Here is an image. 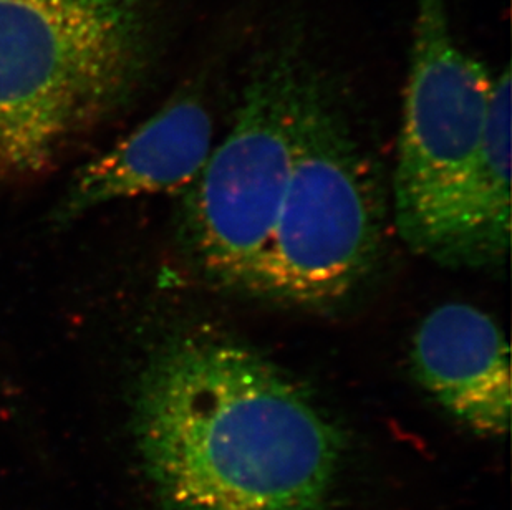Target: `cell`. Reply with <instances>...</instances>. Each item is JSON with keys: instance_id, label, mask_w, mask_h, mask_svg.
<instances>
[{"instance_id": "obj_5", "label": "cell", "mask_w": 512, "mask_h": 510, "mask_svg": "<svg viewBox=\"0 0 512 510\" xmlns=\"http://www.w3.org/2000/svg\"><path fill=\"white\" fill-rule=\"evenodd\" d=\"M494 82L456 42L448 0H416L393 178L397 229L416 254L426 255L441 212L483 143Z\"/></svg>"}, {"instance_id": "obj_7", "label": "cell", "mask_w": 512, "mask_h": 510, "mask_svg": "<svg viewBox=\"0 0 512 510\" xmlns=\"http://www.w3.org/2000/svg\"><path fill=\"white\" fill-rule=\"evenodd\" d=\"M416 380L438 405L483 436L511 426L509 343L503 328L478 307L450 302L431 310L411 343Z\"/></svg>"}, {"instance_id": "obj_6", "label": "cell", "mask_w": 512, "mask_h": 510, "mask_svg": "<svg viewBox=\"0 0 512 510\" xmlns=\"http://www.w3.org/2000/svg\"><path fill=\"white\" fill-rule=\"evenodd\" d=\"M213 151V118L194 92L184 93L73 174L50 212L55 227L105 204L146 194L186 191Z\"/></svg>"}, {"instance_id": "obj_2", "label": "cell", "mask_w": 512, "mask_h": 510, "mask_svg": "<svg viewBox=\"0 0 512 510\" xmlns=\"http://www.w3.org/2000/svg\"><path fill=\"white\" fill-rule=\"evenodd\" d=\"M160 0H0V179L44 174L145 83Z\"/></svg>"}, {"instance_id": "obj_4", "label": "cell", "mask_w": 512, "mask_h": 510, "mask_svg": "<svg viewBox=\"0 0 512 510\" xmlns=\"http://www.w3.org/2000/svg\"><path fill=\"white\" fill-rule=\"evenodd\" d=\"M315 62L287 25L257 55L234 125L186 189L184 242L204 277L249 294L294 166L300 110Z\"/></svg>"}, {"instance_id": "obj_3", "label": "cell", "mask_w": 512, "mask_h": 510, "mask_svg": "<svg viewBox=\"0 0 512 510\" xmlns=\"http://www.w3.org/2000/svg\"><path fill=\"white\" fill-rule=\"evenodd\" d=\"M385 204L322 68L300 110L294 166L249 295L299 307L345 299L377 264Z\"/></svg>"}, {"instance_id": "obj_8", "label": "cell", "mask_w": 512, "mask_h": 510, "mask_svg": "<svg viewBox=\"0 0 512 510\" xmlns=\"http://www.w3.org/2000/svg\"><path fill=\"white\" fill-rule=\"evenodd\" d=\"M511 246V75L494 82L483 143L441 212L425 257L446 267L498 265Z\"/></svg>"}, {"instance_id": "obj_1", "label": "cell", "mask_w": 512, "mask_h": 510, "mask_svg": "<svg viewBox=\"0 0 512 510\" xmlns=\"http://www.w3.org/2000/svg\"><path fill=\"white\" fill-rule=\"evenodd\" d=\"M141 462L166 510H324L342 436L281 366L211 328L156 348L135 391Z\"/></svg>"}]
</instances>
